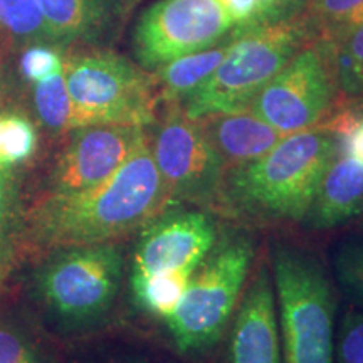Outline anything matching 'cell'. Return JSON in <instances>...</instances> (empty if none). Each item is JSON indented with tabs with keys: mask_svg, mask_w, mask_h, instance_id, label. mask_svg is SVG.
Wrapping results in <instances>:
<instances>
[{
	"mask_svg": "<svg viewBox=\"0 0 363 363\" xmlns=\"http://www.w3.org/2000/svg\"><path fill=\"white\" fill-rule=\"evenodd\" d=\"M192 272L165 271L148 276H131L136 305L150 315L167 320L184 296Z\"/></svg>",
	"mask_w": 363,
	"mask_h": 363,
	"instance_id": "20",
	"label": "cell"
},
{
	"mask_svg": "<svg viewBox=\"0 0 363 363\" xmlns=\"http://www.w3.org/2000/svg\"><path fill=\"white\" fill-rule=\"evenodd\" d=\"M62 74L72 104V130L86 125L145 126L155 121L158 86L153 72L108 49L66 54Z\"/></svg>",
	"mask_w": 363,
	"mask_h": 363,
	"instance_id": "4",
	"label": "cell"
},
{
	"mask_svg": "<svg viewBox=\"0 0 363 363\" xmlns=\"http://www.w3.org/2000/svg\"><path fill=\"white\" fill-rule=\"evenodd\" d=\"M333 269L343 291L363 308V239L338 244L333 256Z\"/></svg>",
	"mask_w": 363,
	"mask_h": 363,
	"instance_id": "25",
	"label": "cell"
},
{
	"mask_svg": "<svg viewBox=\"0 0 363 363\" xmlns=\"http://www.w3.org/2000/svg\"><path fill=\"white\" fill-rule=\"evenodd\" d=\"M34 108L40 123L54 133L72 130V104L62 69L34 84Z\"/></svg>",
	"mask_w": 363,
	"mask_h": 363,
	"instance_id": "24",
	"label": "cell"
},
{
	"mask_svg": "<svg viewBox=\"0 0 363 363\" xmlns=\"http://www.w3.org/2000/svg\"><path fill=\"white\" fill-rule=\"evenodd\" d=\"M326 128L337 135L340 153L363 163V116L343 113L326 125Z\"/></svg>",
	"mask_w": 363,
	"mask_h": 363,
	"instance_id": "28",
	"label": "cell"
},
{
	"mask_svg": "<svg viewBox=\"0 0 363 363\" xmlns=\"http://www.w3.org/2000/svg\"><path fill=\"white\" fill-rule=\"evenodd\" d=\"M62 56L52 44L27 45L19 59V71L29 84L40 83L62 69Z\"/></svg>",
	"mask_w": 363,
	"mask_h": 363,
	"instance_id": "26",
	"label": "cell"
},
{
	"mask_svg": "<svg viewBox=\"0 0 363 363\" xmlns=\"http://www.w3.org/2000/svg\"><path fill=\"white\" fill-rule=\"evenodd\" d=\"M338 153L337 135L326 126L286 135L257 160L230 172L222 192L227 202L254 216L303 220Z\"/></svg>",
	"mask_w": 363,
	"mask_h": 363,
	"instance_id": "2",
	"label": "cell"
},
{
	"mask_svg": "<svg viewBox=\"0 0 363 363\" xmlns=\"http://www.w3.org/2000/svg\"><path fill=\"white\" fill-rule=\"evenodd\" d=\"M283 363H335V296L323 266L288 246L272 252Z\"/></svg>",
	"mask_w": 363,
	"mask_h": 363,
	"instance_id": "5",
	"label": "cell"
},
{
	"mask_svg": "<svg viewBox=\"0 0 363 363\" xmlns=\"http://www.w3.org/2000/svg\"><path fill=\"white\" fill-rule=\"evenodd\" d=\"M145 128L86 125L69 131L51 174V194H81L106 182L123 165Z\"/></svg>",
	"mask_w": 363,
	"mask_h": 363,
	"instance_id": "11",
	"label": "cell"
},
{
	"mask_svg": "<svg viewBox=\"0 0 363 363\" xmlns=\"http://www.w3.org/2000/svg\"><path fill=\"white\" fill-rule=\"evenodd\" d=\"M363 212V163L338 153L325 172L310 211L316 229H330Z\"/></svg>",
	"mask_w": 363,
	"mask_h": 363,
	"instance_id": "15",
	"label": "cell"
},
{
	"mask_svg": "<svg viewBox=\"0 0 363 363\" xmlns=\"http://www.w3.org/2000/svg\"><path fill=\"white\" fill-rule=\"evenodd\" d=\"M235 39V33L219 44L202 51L185 54L167 62L155 69V79L158 86V98L167 104H180L190 93L214 74L217 67L224 61L230 45Z\"/></svg>",
	"mask_w": 363,
	"mask_h": 363,
	"instance_id": "17",
	"label": "cell"
},
{
	"mask_svg": "<svg viewBox=\"0 0 363 363\" xmlns=\"http://www.w3.org/2000/svg\"><path fill=\"white\" fill-rule=\"evenodd\" d=\"M217 225L201 211L158 216L143 227L136 246L131 276L165 271L195 272L216 247Z\"/></svg>",
	"mask_w": 363,
	"mask_h": 363,
	"instance_id": "12",
	"label": "cell"
},
{
	"mask_svg": "<svg viewBox=\"0 0 363 363\" xmlns=\"http://www.w3.org/2000/svg\"><path fill=\"white\" fill-rule=\"evenodd\" d=\"M252 259L251 240L227 239L219 249H212L206 264L195 269L175 311L165 320L180 352L206 350L222 337L246 284Z\"/></svg>",
	"mask_w": 363,
	"mask_h": 363,
	"instance_id": "6",
	"label": "cell"
},
{
	"mask_svg": "<svg viewBox=\"0 0 363 363\" xmlns=\"http://www.w3.org/2000/svg\"><path fill=\"white\" fill-rule=\"evenodd\" d=\"M27 363H38V360H35V358H34V360H30V362H27Z\"/></svg>",
	"mask_w": 363,
	"mask_h": 363,
	"instance_id": "31",
	"label": "cell"
},
{
	"mask_svg": "<svg viewBox=\"0 0 363 363\" xmlns=\"http://www.w3.org/2000/svg\"><path fill=\"white\" fill-rule=\"evenodd\" d=\"M150 140L153 160L174 202H214L222 194L225 163L199 120L185 115L180 104L169 111Z\"/></svg>",
	"mask_w": 363,
	"mask_h": 363,
	"instance_id": "8",
	"label": "cell"
},
{
	"mask_svg": "<svg viewBox=\"0 0 363 363\" xmlns=\"http://www.w3.org/2000/svg\"><path fill=\"white\" fill-rule=\"evenodd\" d=\"M335 89L328 52L313 40L261 89L249 110L286 136L320 123L333 103Z\"/></svg>",
	"mask_w": 363,
	"mask_h": 363,
	"instance_id": "10",
	"label": "cell"
},
{
	"mask_svg": "<svg viewBox=\"0 0 363 363\" xmlns=\"http://www.w3.org/2000/svg\"><path fill=\"white\" fill-rule=\"evenodd\" d=\"M54 44L93 40L110 26L115 0H35Z\"/></svg>",
	"mask_w": 363,
	"mask_h": 363,
	"instance_id": "16",
	"label": "cell"
},
{
	"mask_svg": "<svg viewBox=\"0 0 363 363\" xmlns=\"http://www.w3.org/2000/svg\"><path fill=\"white\" fill-rule=\"evenodd\" d=\"M24 216L17 169L0 167V288L11 278L26 249Z\"/></svg>",
	"mask_w": 363,
	"mask_h": 363,
	"instance_id": "18",
	"label": "cell"
},
{
	"mask_svg": "<svg viewBox=\"0 0 363 363\" xmlns=\"http://www.w3.org/2000/svg\"><path fill=\"white\" fill-rule=\"evenodd\" d=\"M0 39L11 48L54 44L35 0H0Z\"/></svg>",
	"mask_w": 363,
	"mask_h": 363,
	"instance_id": "19",
	"label": "cell"
},
{
	"mask_svg": "<svg viewBox=\"0 0 363 363\" xmlns=\"http://www.w3.org/2000/svg\"><path fill=\"white\" fill-rule=\"evenodd\" d=\"M229 363H283L274 286L266 266L256 272L239 305L230 331Z\"/></svg>",
	"mask_w": 363,
	"mask_h": 363,
	"instance_id": "13",
	"label": "cell"
},
{
	"mask_svg": "<svg viewBox=\"0 0 363 363\" xmlns=\"http://www.w3.org/2000/svg\"><path fill=\"white\" fill-rule=\"evenodd\" d=\"M199 121L225 167L234 169L257 160L283 138L251 110L211 115Z\"/></svg>",
	"mask_w": 363,
	"mask_h": 363,
	"instance_id": "14",
	"label": "cell"
},
{
	"mask_svg": "<svg viewBox=\"0 0 363 363\" xmlns=\"http://www.w3.org/2000/svg\"><path fill=\"white\" fill-rule=\"evenodd\" d=\"M315 39L305 16L238 34L224 61L180 108L192 120L249 110L261 89Z\"/></svg>",
	"mask_w": 363,
	"mask_h": 363,
	"instance_id": "3",
	"label": "cell"
},
{
	"mask_svg": "<svg viewBox=\"0 0 363 363\" xmlns=\"http://www.w3.org/2000/svg\"><path fill=\"white\" fill-rule=\"evenodd\" d=\"M335 363H363V313L348 310L335 338Z\"/></svg>",
	"mask_w": 363,
	"mask_h": 363,
	"instance_id": "27",
	"label": "cell"
},
{
	"mask_svg": "<svg viewBox=\"0 0 363 363\" xmlns=\"http://www.w3.org/2000/svg\"><path fill=\"white\" fill-rule=\"evenodd\" d=\"M34 358L33 348L19 331L0 328V363H27Z\"/></svg>",
	"mask_w": 363,
	"mask_h": 363,
	"instance_id": "29",
	"label": "cell"
},
{
	"mask_svg": "<svg viewBox=\"0 0 363 363\" xmlns=\"http://www.w3.org/2000/svg\"><path fill=\"white\" fill-rule=\"evenodd\" d=\"M123 256L115 244L56 251L39 274V289L52 311L71 323H88L110 310L120 291Z\"/></svg>",
	"mask_w": 363,
	"mask_h": 363,
	"instance_id": "7",
	"label": "cell"
},
{
	"mask_svg": "<svg viewBox=\"0 0 363 363\" xmlns=\"http://www.w3.org/2000/svg\"><path fill=\"white\" fill-rule=\"evenodd\" d=\"M315 39L331 40L363 24V0H308Z\"/></svg>",
	"mask_w": 363,
	"mask_h": 363,
	"instance_id": "22",
	"label": "cell"
},
{
	"mask_svg": "<svg viewBox=\"0 0 363 363\" xmlns=\"http://www.w3.org/2000/svg\"><path fill=\"white\" fill-rule=\"evenodd\" d=\"M11 108H13V103L9 99L7 89L0 84V116H2L7 110H11Z\"/></svg>",
	"mask_w": 363,
	"mask_h": 363,
	"instance_id": "30",
	"label": "cell"
},
{
	"mask_svg": "<svg viewBox=\"0 0 363 363\" xmlns=\"http://www.w3.org/2000/svg\"><path fill=\"white\" fill-rule=\"evenodd\" d=\"M174 199L163 184L145 131L133 152L106 182L81 194H45L26 208V249L115 244L162 216Z\"/></svg>",
	"mask_w": 363,
	"mask_h": 363,
	"instance_id": "1",
	"label": "cell"
},
{
	"mask_svg": "<svg viewBox=\"0 0 363 363\" xmlns=\"http://www.w3.org/2000/svg\"><path fill=\"white\" fill-rule=\"evenodd\" d=\"M234 30L220 0H158L133 29V51L143 69L208 49Z\"/></svg>",
	"mask_w": 363,
	"mask_h": 363,
	"instance_id": "9",
	"label": "cell"
},
{
	"mask_svg": "<svg viewBox=\"0 0 363 363\" xmlns=\"http://www.w3.org/2000/svg\"><path fill=\"white\" fill-rule=\"evenodd\" d=\"M330 56L337 88L347 94L363 93V24L331 40H320Z\"/></svg>",
	"mask_w": 363,
	"mask_h": 363,
	"instance_id": "21",
	"label": "cell"
},
{
	"mask_svg": "<svg viewBox=\"0 0 363 363\" xmlns=\"http://www.w3.org/2000/svg\"><path fill=\"white\" fill-rule=\"evenodd\" d=\"M38 128L24 111L11 108L0 116V167L24 165L38 152Z\"/></svg>",
	"mask_w": 363,
	"mask_h": 363,
	"instance_id": "23",
	"label": "cell"
}]
</instances>
